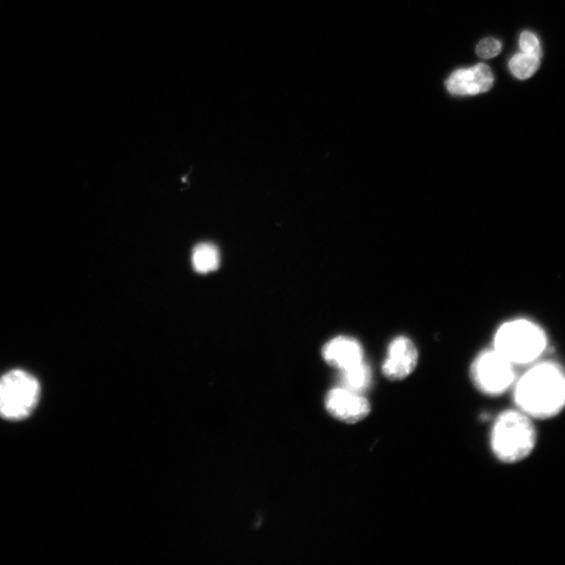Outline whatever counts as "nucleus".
Returning a JSON list of instances; mask_svg holds the SVG:
<instances>
[{
  "label": "nucleus",
  "instance_id": "20e7f679",
  "mask_svg": "<svg viewBox=\"0 0 565 565\" xmlns=\"http://www.w3.org/2000/svg\"><path fill=\"white\" fill-rule=\"evenodd\" d=\"M40 398V384L31 374L15 370L0 378V417L19 421L29 417Z\"/></svg>",
  "mask_w": 565,
  "mask_h": 565
},
{
  "label": "nucleus",
  "instance_id": "f8f14e48",
  "mask_svg": "<svg viewBox=\"0 0 565 565\" xmlns=\"http://www.w3.org/2000/svg\"><path fill=\"white\" fill-rule=\"evenodd\" d=\"M539 66L540 58L523 52L514 55L509 62L511 73L519 80L531 78L538 71Z\"/></svg>",
  "mask_w": 565,
  "mask_h": 565
},
{
  "label": "nucleus",
  "instance_id": "1a4fd4ad",
  "mask_svg": "<svg viewBox=\"0 0 565 565\" xmlns=\"http://www.w3.org/2000/svg\"><path fill=\"white\" fill-rule=\"evenodd\" d=\"M323 357L329 366L341 373L366 361L363 346L355 338L344 335L332 338L324 346Z\"/></svg>",
  "mask_w": 565,
  "mask_h": 565
},
{
  "label": "nucleus",
  "instance_id": "9b49d317",
  "mask_svg": "<svg viewBox=\"0 0 565 565\" xmlns=\"http://www.w3.org/2000/svg\"><path fill=\"white\" fill-rule=\"evenodd\" d=\"M343 387L364 393L372 383V371L367 361L342 372Z\"/></svg>",
  "mask_w": 565,
  "mask_h": 565
},
{
  "label": "nucleus",
  "instance_id": "f257e3e1",
  "mask_svg": "<svg viewBox=\"0 0 565 565\" xmlns=\"http://www.w3.org/2000/svg\"><path fill=\"white\" fill-rule=\"evenodd\" d=\"M517 410L532 419H550L565 409V371L552 363H537L513 386Z\"/></svg>",
  "mask_w": 565,
  "mask_h": 565
},
{
  "label": "nucleus",
  "instance_id": "6e6552de",
  "mask_svg": "<svg viewBox=\"0 0 565 565\" xmlns=\"http://www.w3.org/2000/svg\"><path fill=\"white\" fill-rule=\"evenodd\" d=\"M494 83L490 67L480 63L452 73L446 81V88L451 95L465 97L489 92Z\"/></svg>",
  "mask_w": 565,
  "mask_h": 565
},
{
  "label": "nucleus",
  "instance_id": "39448f33",
  "mask_svg": "<svg viewBox=\"0 0 565 565\" xmlns=\"http://www.w3.org/2000/svg\"><path fill=\"white\" fill-rule=\"evenodd\" d=\"M474 386L491 397L501 396L513 388L517 379L515 366L495 349L481 353L470 368Z\"/></svg>",
  "mask_w": 565,
  "mask_h": 565
},
{
  "label": "nucleus",
  "instance_id": "ddd939ff",
  "mask_svg": "<svg viewBox=\"0 0 565 565\" xmlns=\"http://www.w3.org/2000/svg\"><path fill=\"white\" fill-rule=\"evenodd\" d=\"M519 47H521L522 52L536 56L541 59L542 50L540 42L537 36L529 31L522 33L521 38H519Z\"/></svg>",
  "mask_w": 565,
  "mask_h": 565
},
{
  "label": "nucleus",
  "instance_id": "9d476101",
  "mask_svg": "<svg viewBox=\"0 0 565 565\" xmlns=\"http://www.w3.org/2000/svg\"><path fill=\"white\" fill-rule=\"evenodd\" d=\"M192 263L197 273H212L220 264V256L217 247L210 243L197 245L193 251Z\"/></svg>",
  "mask_w": 565,
  "mask_h": 565
},
{
  "label": "nucleus",
  "instance_id": "0eeeda50",
  "mask_svg": "<svg viewBox=\"0 0 565 565\" xmlns=\"http://www.w3.org/2000/svg\"><path fill=\"white\" fill-rule=\"evenodd\" d=\"M419 352L411 338L398 336L388 348L382 374L391 381H402L410 377L418 366Z\"/></svg>",
  "mask_w": 565,
  "mask_h": 565
},
{
  "label": "nucleus",
  "instance_id": "7ed1b4c3",
  "mask_svg": "<svg viewBox=\"0 0 565 565\" xmlns=\"http://www.w3.org/2000/svg\"><path fill=\"white\" fill-rule=\"evenodd\" d=\"M546 348L545 332L526 320L505 323L494 336V349L515 367L534 364Z\"/></svg>",
  "mask_w": 565,
  "mask_h": 565
},
{
  "label": "nucleus",
  "instance_id": "f03ea898",
  "mask_svg": "<svg viewBox=\"0 0 565 565\" xmlns=\"http://www.w3.org/2000/svg\"><path fill=\"white\" fill-rule=\"evenodd\" d=\"M533 419L519 410L496 418L490 436L493 455L505 464H515L532 454L537 442Z\"/></svg>",
  "mask_w": 565,
  "mask_h": 565
},
{
  "label": "nucleus",
  "instance_id": "423d86ee",
  "mask_svg": "<svg viewBox=\"0 0 565 565\" xmlns=\"http://www.w3.org/2000/svg\"><path fill=\"white\" fill-rule=\"evenodd\" d=\"M325 406L334 419L348 424L363 421L371 413V403L363 393L343 386L334 388L327 394Z\"/></svg>",
  "mask_w": 565,
  "mask_h": 565
},
{
  "label": "nucleus",
  "instance_id": "4468645a",
  "mask_svg": "<svg viewBox=\"0 0 565 565\" xmlns=\"http://www.w3.org/2000/svg\"><path fill=\"white\" fill-rule=\"evenodd\" d=\"M502 48L501 41L494 38H485L478 44L477 54L482 59H491L499 55Z\"/></svg>",
  "mask_w": 565,
  "mask_h": 565
}]
</instances>
